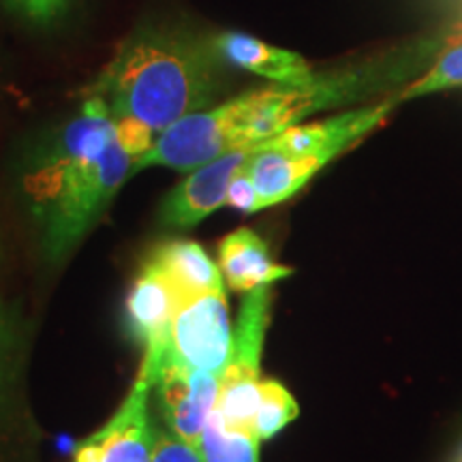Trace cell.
Instances as JSON below:
<instances>
[{
    "label": "cell",
    "instance_id": "1",
    "mask_svg": "<svg viewBox=\"0 0 462 462\" xmlns=\"http://www.w3.org/2000/svg\"><path fill=\"white\" fill-rule=\"evenodd\" d=\"M133 163L106 101L86 95L79 114L37 148L22 173V190L50 262L65 259L99 223L133 176Z\"/></svg>",
    "mask_w": 462,
    "mask_h": 462
},
{
    "label": "cell",
    "instance_id": "2",
    "mask_svg": "<svg viewBox=\"0 0 462 462\" xmlns=\"http://www.w3.org/2000/svg\"><path fill=\"white\" fill-rule=\"evenodd\" d=\"M225 65L215 39L182 26L146 24L120 45L86 95L114 118H133L161 135L178 120L217 106Z\"/></svg>",
    "mask_w": 462,
    "mask_h": 462
},
{
    "label": "cell",
    "instance_id": "3",
    "mask_svg": "<svg viewBox=\"0 0 462 462\" xmlns=\"http://www.w3.org/2000/svg\"><path fill=\"white\" fill-rule=\"evenodd\" d=\"M415 62V51L409 50L402 58L390 56L338 71L315 73L304 84H273L246 90L223 103L238 131L240 146L251 148L281 135L289 126L306 123L310 116L366 101L385 86L409 79V69Z\"/></svg>",
    "mask_w": 462,
    "mask_h": 462
},
{
    "label": "cell",
    "instance_id": "4",
    "mask_svg": "<svg viewBox=\"0 0 462 462\" xmlns=\"http://www.w3.org/2000/svg\"><path fill=\"white\" fill-rule=\"evenodd\" d=\"M270 285L246 291L242 298L227 366L221 373V388L215 411L229 429L255 432V415L262 383V354L270 326Z\"/></svg>",
    "mask_w": 462,
    "mask_h": 462
},
{
    "label": "cell",
    "instance_id": "5",
    "mask_svg": "<svg viewBox=\"0 0 462 462\" xmlns=\"http://www.w3.org/2000/svg\"><path fill=\"white\" fill-rule=\"evenodd\" d=\"M231 340L234 328L229 319L227 291L217 289L189 296L178 304L159 366L163 362H173L189 371H206L221 377L231 354Z\"/></svg>",
    "mask_w": 462,
    "mask_h": 462
},
{
    "label": "cell",
    "instance_id": "6",
    "mask_svg": "<svg viewBox=\"0 0 462 462\" xmlns=\"http://www.w3.org/2000/svg\"><path fill=\"white\" fill-rule=\"evenodd\" d=\"M154 377L140 366L125 402L103 429L79 443L73 462H152L154 429L148 411Z\"/></svg>",
    "mask_w": 462,
    "mask_h": 462
},
{
    "label": "cell",
    "instance_id": "7",
    "mask_svg": "<svg viewBox=\"0 0 462 462\" xmlns=\"http://www.w3.org/2000/svg\"><path fill=\"white\" fill-rule=\"evenodd\" d=\"M398 106H401V101H398L396 92V95L373 103V106L346 109V112L330 116V118L289 126L281 135L263 143L282 150V152L296 154V157H317L326 163H332L346 150L354 148L357 142H362L364 137L388 123L390 114Z\"/></svg>",
    "mask_w": 462,
    "mask_h": 462
},
{
    "label": "cell",
    "instance_id": "8",
    "mask_svg": "<svg viewBox=\"0 0 462 462\" xmlns=\"http://www.w3.org/2000/svg\"><path fill=\"white\" fill-rule=\"evenodd\" d=\"M221 377L206 371H189L173 362H163L154 379V392L167 429L189 446H201L208 418L215 411Z\"/></svg>",
    "mask_w": 462,
    "mask_h": 462
},
{
    "label": "cell",
    "instance_id": "9",
    "mask_svg": "<svg viewBox=\"0 0 462 462\" xmlns=\"http://www.w3.org/2000/svg\"><path fill=\"white\" fill-rule=\"evenodd\" d=\"M251 148L231 150L187 171L161 204L159 221L171 229H189L227 206L229 184L246 163Z\"/></svg>",
    "mask_w": 462,
    "mask_h": 462
},
{
    "label": "cell",
    "instance_id": "10",
    "mask_svg": "<svg viewBox=\"0 0 462 462\" xmlns=\"http://www.w3.org/2000/svg\"><path fill=\"white\" fill-rule=\"evenodd\" d=\"M180 302V293L163 270L146 259L126 298V317L135 338L143 345L142 366H146L152 377L167 349L173 315Z\"/></svg>",
    "mask_w": 462,
    "mask_h": 462
},
{
    "label": "cell",
    "instance_id": "11",
    "mask_svg": "<svg viewBox=\"0 0 462 462\" xmlns=\"http://www.w3.org/2000/svg\"><path fill=\"white\" fill-rule=\"evenodd\" d=\"M212 39L227 65L259 75L273 84H304L313 79L317 73L313 65L298 51L265 43L253 34L227 31L215 34Z\"/></svg>",
    "mask_w": 462,
    "mask_h": 462
},
{
    "label": "cell",
    "instance_id": "12",
    "mask_svg": "<svg viewBox=\"0 0 462 462\" xmlns=\"http://www.w3.org/2000/svg\"><path fill=\"white\" fill-rule=\"evenodd\" d=\"M328 163L317 157H296L268 143L251 148L242 171L257 193L259 210L282 204L300 193Z\"/></svg>",
    "mask_w": 462,
    "mask_h": 462
},
{
    "label": "cell",
    "instance_id": "13",
    "mask_svg": "<svg viewBox=\"0 0 462 462\" xmlns=\"http://www.w3.org/2000/svg\"><path fill=\"white\" fill-rule=\"evenodd\" d=\"M218 268L229 289L238 293L273 285L293 274V268L274 263L268 242L253 229H236L218 242Z\"/></svg>",
    "mask_w": 462,
    "mask_h": 462
},
{
    "label": "cell",
    "instance_id": "14",
    "mask_svg": "<svg viewBox=\"0 0 462 462\" xmlns=\"http://www.w3.org/2000/svg\"><path fill=\"white\" fill-rule=\"evenodd\" d=\"M163 270L180 298L198 296L204 291L225 289V279L218 263L206 253L199 242L193 240H167L152 248L148 255Z\"/></svg>",
    "mask_w": 462,
    "mask_h": 462
},
{
    "label": "cell",
    "instance_id": "15",
    "mask_svg": "<svg viewBox=\"0 0 462 462\" xmlns=\"http://www.w3.org/2000/svg\"><path fill=\"white\" fill-rule=\"evenodd\" d=\"M259 439L255 432L229 429L217 411L210 413L201 435L204 462H259Z\"/></svg>",
    "mask_w": 462,
    "mask_h": 462
},
{
    "label": "cell",
    "instance_id": "16",
    "mask_svg": "<svg viewBox=\"0 0 462 462\" xmlns=\"http://www.w3.org/2000/svg\"><path fill=\"white\" fill-rule=\"evenodd\" d=\"M454 88H462V39L448 45L446 50L430 62L426 71L411 79L398 92V101L407 103L424 97L439 95Z\"/></svg>",
    "mask_w": 462,
    "mask_h": 462
},
{
    "label": "cell",
    "instance_id": "17",
    "mask_svg": "<svg viewBox=\"0 0 462 462\" xmlns=\"http://www.w3.org/2000/svg\"><path fill=\"white\" fill-rule=\"evenodd\" d=\"M296 398L285 385L274 379H262L259 383V404L255 415V435L265 441L273 439L298 418Z\"/></svg>",
    "mask_w": 462,
    "mask_h": 462
},
{
    "label": "cell",
    "instance_id": "18",
    "mask_svg": "<svg viewBox=\"0 0 462 462\" xmlns=\"http://www.w3.org/2000/svg\"><path fill=\"white\" fill-rule=\"evenodd\" d=\"M116 120V135H118L120 146L131 154L133 161L142 159L157 142V133L146 126L140 120L133 118H114ZM135 165V163H133Z\"/></svg>",
    "mask_w": 462,
    "mask_h": 462
},
{
    "label": "cell",
    "instance_id": "19",
    "mask_svg": "<svg viewBox=\"0 0 462 462\" xmlns=\"http://www.w3.org/2000/svg\"><path fill=\"white\" fill-rule=\"evenodd\" d=\"M152 462H204V458H201V452L198 448L189 446L180 437L173 435L170 429H157Z\"/></svg>",
    "mask_w": 462,
    "mask_h": 462
},
{
    "label": "cell",
    "instance_id": "20",
    "mask_svg": "<svg viewBox=\"0 0 462 462\" xmlns=\"http://www.w3.org/2000/svg\"><path fill=\"white\" fill-rule=\"evenodd\" d=\"M245 167V165H242ZM227 206L234 208V210L246 212V215H253V212H259V201H257V193L253 189L251 180L245 171H238L231 180L229 189H227Z\"/></svg>",
    "mask_w": 462,
    "mask_h": 462
},
{
    "label": "cell",
    "instance_id": "21",
    "mask_svg": "<svg viewBox=\"0 0 462 462\" xmlns=\"http://www.w3.org/2000/svg\"><path fill=\"white\" fill-rule=\"evenodd\" d=\"M5 3L20 15L28 17V20L45 24V22L54 20L60 14L67 0H5Z\"/></svg>",
    "mask_w": 462,
    "mask_h": 462
},
{
    "label": "cell",
    "instance_id": "22",
    "mask_svg": "<svg viewBox=\"0 0 462 462\" xmlns=\"http://www.w3.org/2000/svg\"><path fill=\"white\" fill-rule=\"evenodd\" d=\"M9 371V328L5 321L3 306H0V396H3L5 383H7Z\"/></svg>",
    "mask_w": 462,
    "mask_h": 462
},
{
    "label": "cell",
    "instance_id": "23",
    "mask_svg": "<svg viewBox=\"0 0 462 462\" xmlns=\"http://www.w3.org/2000/svg\"><path fill=\"white\" fill-rule=\"evenodd\" d=\"M456 462H462V454H460V458H458V460H456Z\"/></svg>",
    "mask_w": 462,
    "mask_h": 462
}]
</instances>
